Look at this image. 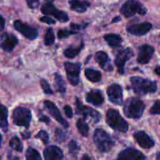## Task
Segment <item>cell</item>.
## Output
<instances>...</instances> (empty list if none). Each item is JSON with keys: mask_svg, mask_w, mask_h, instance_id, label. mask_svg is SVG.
Wrapping results in <instances>:
<instances>
[{"mask_svg": "<svg viewBox=\"0 0 160 160\" xmlns=\"http://www.w3.org/2000/svg\"><path fill=\"white\" fill-rule=\"evenodd\" d=\"M84 73H85V77L92 82H98L101 80V73L98 70H95L94 69L88 68L86 69L85 71H84Z\"/></svg>", "mask_w": 160, "mask_h": 160, "instance_id": "cell-25", "label": "cell"}, {"mask_svg": "<svg viewBox=\"0 0 160 160\" xmlns=\"http://www.w3.org/2000/svg\"><path fill=\"white\" fill-rule=\"evenodd\" d=\"M64 112H65L66 116H67L68 118H72L73 117V110H72V108L70 106H65L64 107Z\"/></svg>", "mask_w": 160, "mask_h": 160, "instance_id": "cell-39", "label": "cell"}, {"mask_svg": "<svg viewBox=\"0 0 160 160\" xmlns=\"http://www.w3.org/2000/svg\"><path fill=\"white\" fill-rule=\"evenodd\" d=\"M117 160H146V158L138 150L127 148L119 154Z\"/></svg>", "mask_w": 160, "mask_h": 160, "instance_id": "cell-15", "label": "cell"}, {"mask_svg": "<svg viewBox=\"0 0 160 160\" xmlns=\"http://www.w3.org/2000/svg\"><path fill=\"white\" fill-rule=\"evenodd\" d=\"M84 46V44L81 43V45H79L78 47H70V48H67V49L64 51V55H65L66 57L69 58V59H73V58L76 57L78 54L80 53V52L81 51L83 48Z\"/></svg>", "mask_w": 160, "mask_h": 160, "instance_id": "cell-26", "label": "cell"}, {"mask_svg": "<svg viewBox=\"0 0 160 160\" xmlns=\"http://www.w3.org/2000/svg\"><path fill=\"white\" fill-rule=\"evenodd\" d=\"M159 123H160V122H159Z\"/></svg>", "mask_w": 160, "mask_h": 160, "instance_id": "cell-51", "label": "cell"}, {"mask_svg": "<svg viewBox=\"0 0 160 160\" xmlns=\"http://www.w3.org/2000/svg\"><path fill=\"white\" fill-rule=\"evenodd\" d=\"M35 138L38 139H40L41 141H42L45 145H47V144L49 142V136H48V133L45 131H39V132L35 135Z\"/></svg>", "mask_w": 160, "mask_h": 160, "instance_id": "cell-33", "label": "cell"}, {"mask_svg": "<svg viewBox=\"0 0 160 160\" xmlns=\"http://www.w3.org/2000/svg\"><path fill=\"white\" fill-rule=\"evenodd\" d=\"M81 160H91V159H90V157L88 156V155H84Z\"/></svg>", "mask_w": 160, "mask_h": 160, "instance_id": "cell-44", "label": "cell"}, {"mask_svg": "<svg viewBox=\"0 0 160 160\" xmlns=\"http://www.w3.org/2000/svg\"><path fill=\"white\" fill-rule=\"evenodd\" d=\"M154 54V48L151 45H144L139 48L138 62L141 64H147L149 62Z\"/></svg>", "mask_w": 160, "mask_h": 160, "instance_id": "cell-16", "label": "cell"}, {"mask_svg": "<svg viewBox=\"0 0 160 160\" xmlns=\"http://www.w3.org/2000/svg\"><path fill=\"white\" fill-rule=\"evenodd\" d=\"M70 6L72 10L77 12H84L88 9L90 3L87 1H80V0H70Z\"/></svg>", "mask_w": 160, "mask_h": 160, "instance_id": "cell-22", "label": "cell"}, {"mask_svg": "<svg viewBox=\"0 0 160 160\" xmlns=\"http://www.w3.org/2000/svg\"><path fill=\"white\" fill-rule=\"evenodd\" d=\"M147 9L144 5L136 0H128L120 9V13L127 18L133 17L136 13L145 15Z\"/></svg>", "mask_w": 160, "mask_h": 160, "instance_id": "cell-5", "label": "cell"}, {"mask_svg": "<svg viewBox=\"0 0 160 160\" xmlns=\"http://www.w3.org/2000/svg\"><path fill=\"white\" fill-rule=\"evenodd\" d=\"M31 120V112L30 109L23 107H17L12 113V121L16 125L24 127L28 129Z\"/></svg>", "mask_w": 160, "mask_h": 160, "instance_id": "cell-6", "label": "cell"}, {"mask_svg": "<svg viewBox=\"0 0 160 160\" xmlns=\"http://www.w3.org/2000/svg\"><path fill=\"white\" fill-rule=\"evenodd\" d=\"M107 95L111 102L117 106L123 104V92L120 85L117 84H112L107 88Z\"/></svg>", "mask_w": 160, "mask_h": 160, "instance_id": "cell-12", "label": "cell"}, {"mask_svg": "<svg viewBox=\"0 0 160 160\" xmlns=\"http://www.w3.org/2000/svg\"><path fill=\"white\" fill-rule=\"evenodd\" d=\"M133 56H134V52L130 48L121 50L117 55L115 59V64L118 68V72L120 74L124 73L125 64Z\"/></svg>", "mask_w": 160, "mask_h": 160, "instance_id": "cell-10", "label": "cell"}, {"mask_svg": "<svg viewBox=\"0 0 160 160\" xmlns=\"http://www.w3.org/2000/svg\"><path fill=\"white\" fill-rule=\"evenodd\" d=\"M45 160H62L63 158V152L57 146H48L44 150Z\"/></svg>", "mask_w": 160, "mask_h": 160, "instance_id": "cell-19", "label": "cell"}, {"mask_svg": "<svg viewBox=\"0 0 160 160\" xmlns=\"http://www.w3.org/2000/svg\"><path fill=\"white\" fill-rule=\"evenodd\" d=\"M2 137L1 134H0V147H1V143H2Z\"/></svg>", "mask_w": 160, "mask_h": 160, "instance_id": "cell-48", "label": "cell"}, {"mask_svg": "<svg viewBox=\"0 0 160 160\" xmlns=\"http://www.w3.org/2000/svg\"><path fill=\"white\" fill-rule=\"evenodd\" d=\"M13 26L17 31H19L27 39H29V40H34L37 38L38 35V32L36 28H31V27L22 23L20 20H15L13 23Z\"/></svg>", "mask_w": 160, "mask_h": 160, "instance_id": "cell-11", "label": "cell"}, {"mask_svg": "<svg viewBox=\"0 0 160 160\" xmlns=\"http://www.w3.org/2000/svg\"><path fill=\"white\" fill-rule=\"evenodd\" d=\"M131 83L134 92L139 95H145L149 93H154L157 90V84L155 81L148 79L132 77L131 78Z\"/></svg>", "mask_w": 160, "mask_h": 160, "instance_id": "cell-1", "label": "cell"}, {"mask_svg": "<svg viewBox=\"0 0 160 160\" xmlns=\"http://www.w3.org/2000/svg\"><path fill=\"white\" fill-rule=\"evenodd\" d=\"M77 128H78L79 132L84 137H88L89 132V128L88 125L84 122V120H81V119L78 120V122H77Z\"/></svg>", "mask_w": 160, "mask_h": 160, "instance_id": "cell-28", "label": "cell"}, {"mask_svg": "<svg viewBox=\"0 0 160 160\" xmlns=\"http://www.w3.org/2000/svg\"><path fill=\"white\" fill-rule=\"evenodd\" d=\"M8 109L6 106L0 104V128L6 132L8 129Z\"/></svg>", "mask_w": 160, "mask_h": 160, "instance_id": "cell-24", "label": "cell"}, {"mask_svg": "<svg viewBox=\"0 0 160 160\" xmlns=\"http://www.w3.org/2000/svg\"><path fill=\"white\" fill-rule=\"evenodd\" d=\"M94 142L102 152H107L114 146V142L110 136L102 129H96L94 133Z\"/></svg>", "mask_w": 160, "mask_h": 160, "instance_id": "cell-4", "label": "cell"}, {"mask_svg": "<svg viewBox=\"0 0 160 160\" xmlns=\"http://www.w3.org/2000/svg\"><path fill=\"white\" fill-rule=\"evenodd\" d=\"M104 39L108 42L109 46L112 48H117L121 45L122 39L119 34H108L104 35Z\"/></svg>", "mask_w": 160, "mask_h": 160, "instance_id": "cell-23", "label": "cell"}, {"mask_svg": "<svg viewBox=\"0 0 160 160\" xmlns=\"http://www.w3.org/2000/svg\"><path fill=\"white\" fill-rule=\"evenodd\" d=\"M55 135H56V141L59 142H62L66 140V134L63 131H61L59 128H56V131H55Z\"/></svg>", "mask_w": 160, "mask_h": 160, "instance_id": "cell-36", "label": "cell"}, {"mask_svg": "<svg viewBox=\"0 0 160 160\" xmlns=\"http://www.w3.org/2000/svg\"><path fill=\"white\" fill-rule=\"evenodd\" d=\"M152 28V23L148 22H144V23L133 24L127 28L128 33L136 36H142L148 32Z\"/></svg>", "mask_w": 160, "mask_h": 160, "instance_id": "cell-17", "label": "cell"}, {"mask_svg": "<svg viewBox=\"0 0 160 160\" xmlns=\"http://www.w3.org/2000/svg\"><path fill=\"white\" fill-rule=\"evenodd\" d=\"M155 71H156V73H157L158 75L160 77V67H157L156 68V70H155Z\"/></svg>", "mask_w": 160, "mask_h": 160, "instance_id": "cell-46", "label": "cell"}, {"mask_svg": "<svg viewBox=\"0 0 160 160\" xmlns=\"http://www.w3.org/2000/svg\"><path fill=\"white\" fill-rule=\"evenodd\" d=\"M145 110V104L138 98H128L123 106V112L131 119H140Z\"/></svg>", "mask_w": 160, "mask_h": 160, "instance_id": "cell-2", "label": "cell"}, {"mask_svg": "<svg viewBox=\"0 0 160 160\" xmlns=\"http://www.w3.org/2000/svg\"><path fill=\"white\" fill-rule=\"evenodd\" d=\"M41 86H42V90L44 91V92H45V94H47V95H52V90L51 88H50V85L48 84V83L45 80H41Z\"/></svg>", "mask_w": 160, "mask_h": 160, "instance_id": "cell-35", "label": "cell"}, {"mask_svg": "<svg viewBox=\"0 0 160 160\" xmlns=\"http://www.w3.org/2000/svg\"><path fill=\"white\" fill-rule=\"evenodd\" d=\"M39 121L48 123L50 122V119L48 118V117H46V116L43 115V114H41V115L39 116Z\"/></svg>", "mask_w": 160, "mask_h": 160, "instance_id": "cell-41", "label": "cell"}, {"mask_svg": "<svg viewBox=\"0 0 160 160\" xmlns=\"http://www.w3.org/2000/svg\"><path fill=\"white\" fill-rule=\"evenodd\" d=\"M95 59L96 62L99 64L101 68H102L103 70H106L107 71L112 70V67L110 63V59H109L107 53L103 51L97 52L95 53Z\"/></svg>", "mask_w": 160, "mask_h": 160, "instance_id": "cell-20", "label": "cell"}, {"mask_svg": "<svg viewBox=\"0 0 160 160\" xmlns=\"http://www.w3.org/2000/svg\"><path fill=\"white\" fill-rule=\"evenodd\" d=\"M9 146L12 148V149L16 150L17 152H21L23 151V145H22L20 139L17 137V136H13L12 138L9 141Z\"/></svg>", "mask_w": 160, "mask_h": 160, "instance_id": "cell-29", "label": "cell"}, {"mask_svg": "<svg viewBox=\"0 0 160 160\" xmlns=\"http://www.w3.org/2000/svg\"><path fill=\"white\" fill-rule=\"evenodd\" d=\"M120 17H115L113 20H112V23H116V22H118V21H120Z\"/></svg>", "mask_w": 160, "mask_h": 160, "instance_id": "cell-45", "label": "cell"}, {"mask_svg": "<svg viewBox=\"0 0 160 160\" xmlns=\"http://www.w3.org/2000/svg\"><path fill=\"white\" fill-rule=\"evenodd\" d=\"M27 160H42L40 154L37 150L33 148H29L26 152Z\"/></svg>", "mask_w": 160, "mask_h": 160, "instance_id": "cell-30", "label": "cell"}, {"mask_svg": "<svg viewBox=\"0 0 160 160\" xmlns=\"http://www.w3.org/2000/svg\"><path fill=\"white\" fill-rule=\"evenodd\" d=\"M55 85L56 90L60 93H64L66 92L65 82L59 73H55Z\"/></svg>", "mask_w": 160, "mask_h": 160, "instance_id": "cell-27", "label": "cell"}, {"mask_svg": "<svg viewBox=\"0 0 160 160\" xmlns=\"http://www.w3.org/2000/svg\"><path fill=\"white\" fill-rule=\"evenodd\" d=\"M55 42V34L52 28H48L45 35V45H52Z\"/></svg>", "mask_w": 160, "mask_h": 160, "instance_id": "cell-31", "label": "cell"}, {"mask_svg": "<svg viewBox=\"0 0 160 160\" xmlns=\"http://www.w3.org/2000/svg\"><path fill=\"white\" fill-rule=\"evenodd\" d=\"M76 105L77 112L80 115H82L84 119H87L89 121L93 122V123H98L99 121L101 115L98 111L88 106H84L78 98H77L76 100Z\"/></svg>", "mask_w": 160, "mask_h": 160, "instance_id": "cell-7", "label": "cell"}, {"mask_svg": "<svg viewBox=\"0 0 160 160\" xmlns=\"http://www.w3.org/2000/svg\"><path fill=\"white\" fill-rule=\"evenodd\" d=\"M69 151H70V154H72L73 156H76L78 155V152L80 151V146L78 145V144L77 143V142L75 141H71V142L69 143Z\"/></svg>", "mask_w": 160, "mask_h": 160, "instance_id": "cell-32", "label": "cell"}, {"mask_svg": "<svg viewBox=\"0 0 160 160\" xmlns=\"http://www.w3.org/2000/svg\"><path fill=\"white\" fill-rule=\"evenodd\" d=\"M77 34V31H68V30H59L58 31V37H59V39H64L68 38L71 34Z\"/></svg>", "mask_w": 160, "mask_h": 160, "instance_id": "cell-34", "label": "cell"}, {"mask_svg": "<svg viewBox=\"0 0 160 160\" xmlns=\"http://www.w3.org/2000/svg\"><path fill=\"white\" fill-rule=\"evenodd\" d=\"M40 20L43 23H48V24H53V23H56V20H53L52 18H50L48 17H41Z\"/></svg>", "mask_w": 160, "mask_h": 160, "instance_id": "cell-40", "label": "cell"}, {"mask_svg": "<svg viewBox=\"0 0 160 160\" xmlns=\"http://www.w3.org/2000/svg\"><path fill=\"white\" fill-rule=\"evenodd\" d=\"M42 12L45 15H52L56 17L60 22L65 23L69 20V17L67 13L63 11L59 10L51 2H47L44 4L42 7Z\"/></svg>", "mask_w": 160, "mask_h": 160, "instance_id": "cell-9", "label": "cell"}, {"mask_svg": "<svg viewBox=\"0 0 160 160\" xmlns=\"http://www.w3.org/2000/svg\"><path fill=\"white\" fill-rule=\"evenodd\" d=\"M67 76L70 84L73 85H78L80 81L79 74L81 72V64L73 63V62H66L64 63Z\"/></svg>", "mask_w": 160, "mask_h": 160, "instance_id": "cell-8", "label": "cell"}, {"mask_svg": "<svg viewBox=\"0 0 160 160\" xmlns=\"http://www.w3.org/2000/svg\"><path fill=\"white\" fill-rule=\"evenodd\" d=\"M17 43H18V39L17 38L15 35L12 34L5 33L1 37V45H0V47L5 52H9L12 51V49L15 48Z\"/></svg>", "mask_w": 160, "mask_h": 160, "instance_id": "cell-14", "label": "cell"}, {"mask_svg": "<svg viewBox=\"0 0 160 160\" xmlns=\"http://www.w3.org/2000/svg\"><path fill=\"white\" fill-rule=\"evenodd\" d=\"M28 6L31 9H36L39 6V0H26Z\"/></svg>", "mask_w": 160, "mask_h": 160, "instance_id": "cell-38", "label": "cell"}, {"mask_svg": "<svg viewBox=\"0 0 160 160\" xmlns=\"http://www.w3.org/2000/svg\"><path fill=\"white\" fill-rule=\"evenodd\" d=\"M86 101L90 104L94 106H101L104 102V97L102 94L101 91L98 90H92L88 92L85 96Z\"/></svg>", "mask_w": 160, "mask_h": 160, "instance_id": "cell-21", "label": "cell"}, {"mask_svg": "<svg viewBox=\"0 0 160 160\" xmlns=\"http://www.w3.org/2000/svg\"><path fill=\"white\" fill-rule=\"evenodd\" d=\"M44 106H45V109L48 111L50 115H51L56 121H58L60 124H62V126H63V128H69V123L62 118V115L60 114V112H59V110L58 109V108L55 106L54 103H52V102L49 101H45L44 102Z\"/></svg>", "mask_w": 160, "mask_h": 160, "instance_id": "cell-13", "label": "cell"}, {"mask_svg": "<svg viewBox=\"0 0 160 160\" xmlns=\"http://www.w3.org/2000/svg\"><path fill=\"white\" fill-rule=\"evenodd\" d=\"M156 160H160V152H157V154H156Z\"/></svg>", "mask_w": 160, "mask_h": 160, "instance_id": "cell-47", "label": "cell"}, {"mask_svg": "<svg viewBox=\"0 0 160 160\" xmlns=\"http://www.w3.org/2000/svg\"><path fill=\"white\" fill-rule=\"evenodd\" d=\"M70 28L73 29V31H78L79 29H81V25H78V24H75V23H71V25H70Z\"/></svg>", "mask_w": 160, "mask_h": 160, "instance_id": "cell-43", "label": "cell"}, {"mask_svg": "<svg viewBox=\"0 0 160 160\" xmlns=\"http://www.w3.org/2000/svg\"><path fill=\"white\" fill-rule=\"evenodd\" d=\"M134 136L136 142L142 148H150L154 146V141L144 131H138L134 134Z\"/></svg>", "mask_w": 160, "mask_h": 160, "instance_id": "cell-18", "label": "cell"}, {"mask_svg": "<svg viewBox=\"0 0 160 160\" xmlns=\"http://www.w3.org/2000/svg\"><path fill=\"white\" fill-rule=\"evenodd\" d=\"M0 160H1V158H0Z\"/></svg>", "mask_w": 160, "mask_h": 160, "instance_id": "cell-50", "label": "cell"}, {"mask_svg": "<svg viewBox=\"0 0 160 160\" xmlns=\"http://www.w3.org/2000/svg\"><path fill=\"white\" fill-rule=\"evenodd\" d=\"M45 1H47V2H52V1H54V0H45Z\"/></svg>", "mask_w": 160, "mask_h": 160, "instance_id": "cell-49", "label": "cell"}, {"mask_svg": "<svg viewBox=\"0 0 160 160\" xmlns=\"http://www.w3.org/2000/svg\"><path fill=\"white\" fill-rule=\"evenodd\" d=\"M5 27V20L3 17L0 15V31H2Z\"/></svg>", "mask_w": 160, "mask_h": 160, "instance_id": "cell-42", "label": "cell"}, {"mask_svg": "<svg viewBox=\"0 0 160 160\" xmlns=\"http://www.w3.org/2000/svg\"><path fill=\"white\" fill-rule=\"evenodd\" d=\"M151 114H160V101H156L150 109Z\"/></svg>", "mask_w": 160, "mask_h": 160, "instance_id": "cell-37", "label": "cell"}, {"mask_svg": "<svg viewBox=\"0 0 160 160\" xmlns=\"http://www.w3.org/2000/svg\"><path fill=\"white\" fill-rule=\"evenodd\" d=\"M106 123L111 128L119 132L126 133L128 131V123L122 118L116 109H109L106 112Z\"/></svg>", "mask_w": 160, "mask_h": 160, "instance_id": "cell-3", "label": "cell"}]
</instances>
